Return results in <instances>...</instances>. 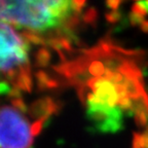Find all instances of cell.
Returning a JSON list of instances; mask_svg holds the SVG:
<instances>
[{
  "mask_svg": "<svg viewBox=\"0 0 148 148\" xmlns=\"http://www.w3.org/2000/svg\"><path fill=\"white\" fill-rule=\"evenodd\" d=\"M46 123V121L41 119H38V120H35L33 125H31V130H32V134L33 136H37V135H39V133L41 132L42 127L43 125Z\"/></svg>",
  "mask_w": 148,
  "mask_h": 148,
  "instance_id": "11",
  "label": "cell"
},
{
  "mask_svg": "<svg viewBox=\"0 0 148 148\" xmlns=\"http://www.w3.org/2000/svg\"><path fill=\"white\" fill-rule=\"evenodd\" d=\"M86 0H1V22L29 41L49 45L61 56L73 51L75 30Z\"/></svg>",
  "mask_w": 148,
  "mask_h": 148,
  "instance_id": "1",
  "label": "cell"
},
{
  "mask_svg": "<svg viewBox=\"0 0 148 148\" xmlns=\"http://www.w3.org/2000/svg\"><path fill=\"white\" fill-rule=\"evenodd\" d=\"M36 81H37V88L38 90H51V88H55L59 86V81L57 79L53 78L49 76V74H46L45 72L39 71L36 74Z\"/></svg>",
  "mask_w": 148,
  "mask_h": 148,
  "instance_id": "6",
  "label": "cell"
},
{
  "mask_svg": "<svg viewBox=\"0 0 148 148\" xmlns=\"http://www.w3.org/2000/svg\"><path fill=\"white\" fill-rule=\"evenodd\" d=\"M0 148H31L33 134L31 125L22 112L4 105L1 108Z\"/></svg>",
  "mask_w": 148,
  "mask_h": 148,
  "instance_id": "3",
  "label": "cell"
},
{
  "mask_svg": "<svg viewBox=\"0 0 148 148\" xmlns=\"http://www.w3.org/2000/svg\"><path fill=\"white\" fill-rule=\"evenodd\" d=\"M49 53L46 49H41L36 55V64L38 67H45L49 63Z\"/></svg>",
  "mask_w": 148,
  "mask_h": 148,
  "instance_id": "9",
  "label": "cell"
},
{
  "mask_svg": "<svg viewBox=\"0 0 148 148\" xmlns=\"http://www.w3.org/2000/svg\"><path fill=\"white\" fill-rule=\"evenodd\" d=\"M132 148H148V127L142 133L133 134Z\"/></svg>",
  "mask_w": 148,
  "mask_h": 148,
  "instance_id": "7",
  "label": "cell"
},
{
  "mask_svg": "<svg viewBox=\"0 0 148 148\" xmlns=\"http://www.w3.org/2000/svg\"><path fill=\"white\" fill-rule=\"evenodd\" d=\"M86 117L99 133H116L123 127V112L119 107L86 103Z\"/></svg>",
  "mask_w": 148,
  "mask_h": 148,
  "instance_id": "4",
  "label": "cell"
},
{
  "mask_svg": "<svg viewBox=\"0 0 148 148\" xmlns=\"http://www.w3.org/2000/svg\"><path fill=\"white\" fill-rule=\"evenodd\" d=\"M137 3L133 9V18H137L138 22L148 14V0H136Z\"/></svg>",
  "mask_w": 148,
  "mask_h": 148,
  "instance_id": "8",
  "label": "cell"
},
{
  "mask_svg": "<svg viewBox=\"0 0 148 148\" xmlns=\"http://www.w3.org/2000/svg\"><path fill=\"white\" fill-rule=\"evenodd\" d=\"M62 107L63 104L60 101L49 97H44L33 102L29 107L28 113L33 119H41L47 123L49 117L51 115L58 114Z\"/></svg>",
  "mask_w": 148,
  "mask_h": 148,
  "instance_id": "5",
  "label": "cell"
},
{
  "mask_svg": "<svg viewBox=\"0 0 148 148\" xmlns=\"http://www.w3.org/2000/svg\"><path fill=\"white\" fill-rule=\"evenodd\" d=\"M12 106L14 107L16 110H18L22 113H26L28 112L29 109L27 108V105L25 104V102L22 98H18V99H12Z\"/></svg>",
  "mask_w": 148,
  "mask_h": 148,
  "instance_id": "10",
  "label": "cell"
},
{
  "mask_svg": "<svg viewBox=\"0 0 148 148\" xmlns=\"http://www.w3.org/2000/svg\"><path fill=\"white\" fill-rule=\"evenodd\" d=\"M29 40L14 27L1 22V73L8 83L23 92L33 88L29 62Z\"/></svg>",
  "mask_w": 148,
  "mask_h": 148,
  "instance_id": "2",
  "label": "cell"
}]
</instances>
